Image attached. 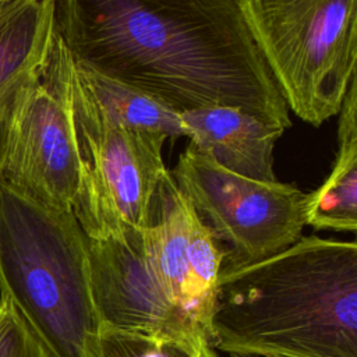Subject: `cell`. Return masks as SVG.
<instances>
[{
	"mask_svg": "<svg viewBox=\"0 0 357 357\" xmlns=\"http://www.w3.org/2000/svg\"><path fill=\"white\" fill-rule=\"evenodd\" d=\"M53 29L77 66L177 113L223 105L291 126L237 0H54Z\"/></svg>",
	"mask_w": 357,
	"mask_h": 357,
	"instance_id": "cell-1",
	"label": "cell"
},
{
	"mask_svg": "<svg viewBox=\"0 0 357 357\" xmlns=\"http://www.w3.org/2000/svg\"><path fill=\"white\" fill-rule=\"evenodd\" d=\"M209 344L254 357H357V244L307 236L222 268Z\"/></svg>",
	"mask_w": 357,
	"mask_h": 357,
	"instance_id": "cell-2",
	"label": "cell"
},
{
	"mask_svg": "<svg viewBox=\"0 0 357 357\" xmlns=\"http://www.w3.org/2000/svg\"><path fill=\"white\" fill-rule=\"evenodd\" d=\"M0 300L47 357H86L98 328L88 238L57 209L0 178Z\"/></svg>",
	"mask_w": 357,
	"mask_h": 357,
	"instance_id": "cell-3",
	"label": "cell"
},
{
	"mask_svg": "<svg viewBox=\"0 0 357 357\" xmlns=\"http://www.w3.org/2000/svg\"><path fill=\"white\" fill-rule=\"evenodd\" d=\"M293 113L315 127L337 114L356 78L357 0H237Z\"/></svg>",
	"mask_w": 357,
	"mask_h": 357,
	"instance_id": "cell-4",
	"label": "cell"
},
{
	"mask_svg": "<svg viewBox=\"0 0 357 357\" xmlns=\"http://www.w3.org/2000/svg\"><path fill=\"white\" fill-rule=\"evenodd\" d=\"M73 116L82 163L73 212L89 240L144 229L167 172L163 134L109 121L73 75Z\"/></svg>",
	"mask_w": 357,
	"mask_h": 357,
	"instance_id": "cell-5",
	"label": "cell"
},
{
	"mask_svg": "<svg viewBox=\"0 0 357 357\" xmlns=\"http://www.w3.org/2000/svg\"><path fill=\"white\" fill-rule=\"evenodd\" d=\"M74 60L54 33L42 68L15 92L0 178L24 195L71 209L82 178L73 116Z\"/></svg>",
	"mask_w": 357,
	"mask_h": 357,
	"instance_id": "cell-6",
	"label": "cell"
},
{
	"mask_svg": "<svg viewBox=\"0 0 357 357\" xmlns=\"http://www.w3.org/2000/svg\"><path fill=\"white\" fill-rule=\"evenodd\" d=\"M170 173L223 247L222 268L258 262L303 237L308 194L294 184L238 176L191 144Z\"/></svg>",
	"mask_w": 357,
	"mask_h": 357,
	"instance_id": "cell-7",
	"label": "cell"
},
{
	"mask_svg": "<svg viewBox=\"0 0 357 357\" xmlns=\"http://www.w3.org/2000/svg\"><path fill=\"white\" fill-rule=\"evenodd\" d=\"M88 251L98 324L194 346L209 343L202 324L165 290L146 251L142 229L116 238H88Z\"/></svg>",
	"mask_w": 357,
	"mask_h": 357,
	"instance_id": "cell-8",
	"label": "cell"
},
{
	"mask_svg": "<svg viewBox=\"0 0 357 357\" xmlns=\"http://www.w3.org/2000/svg\"><path fill=\"white\" fill-rule=\"evenodd\" d=\"M142 238L169 297L208 332L225 250L167 170Z\"/></svg>",
	"mask_w": 357,
	"mask_h": 357,
	"instance_id": "cell-9",
	"label": "cell"
},
{
	"mask_svg": "<svg viewBox=\"0 0 357 357\" xmlns=\"http://www.w3.org/2000/svg\"><path fill=\"white\" fill-rule=\"evenodd\" d=\"M184 135L223 169L273 181V146L284 128L237 107L213 105L178 113Z\"/></svg>",
	"mask_w": 357,
	"mask_h": 357,
	"instance_id": "cell-10",
	"label": "cell"
},
{
	"mask_svg": "<svg viewBox=\"0 0 357 357\" xmlns=\"http://www.w3.org/2000/svg\"><path fill=\"white\" fill-rule=\"evenodd\" d=\"M53 1H0V106L45 64L54 35Z\"/></svg>",
	"mask_w": 357,
	"mask_h": 357,
	"instance_id": "cell-11",
	"label": "cell"
},
{
	"mask_svg": "<svg viewBox=\"0 0 357 357\" xmlns=\"http://www.w3.org/2000/svg\"><path fill=\"white\" fill-rule=\"evenodd\" d=\"M357 79L353 78L339 110V148L328 178L308 194L305 225L317 230L357 229Z\"/></svg>",
	"mask_w": 357,
	"mask_h": 357,
	"instance_id": "cell-12",
	"label": "cell"
},
{
	"mask_svg": "<svg viewBox=\"0 0 357 357\" xmlns=\"http://www.w3.org/2000/svg\"><path fill=\"white\" fill-rule=\"evenodd\" d=\"M75 78L109 121L166 138L184 135L178 113L148 93L77 64Z\"/></svg>",
	"mask_w": 357,
	"mask_h": 357,
	"instance_id": "cell-13",
	"label": "cell"
},
{
	"mask_svg": "<svg viewBox=\"0 0 357 357\" xmlns=\"http://www.w3.org/2000/svg\"><path fill=\"white\" fill-rule=\"evenodd\" d=\"M86 357H218L209 343L194 346L181 340L127 332L98 324Z\"/></svg>",
	"mask_w": 357,
	"mask_h": 357,
	"instance_id": "cell-14",
	"label": "cell"
},
{
	"mask_svg": "<svg viewBox=\"0 0 357 357\" xmlns=\"http://www.w3.org/2000/svg\"><path fill=\"white\" fill-rule=\"evenodd\" d=\"M0 357H47L13 308L0 300Z\"/></svg>",
	"mask_w": 357,
	"mask_h": 357,
	"instance_id": "cell-15",
	"label": "cell"
},
{
	"mask_svg": "<svg viewBox=\"0 0 357 357\" xmlns=\"http://www.w3.org/2000/svg\"><path fill=\"white\" fill-rule=\"evenodd\" d=\"M11 102H13V99L10 102H7L6 105L0 106V172H1V166H3V162H4V153H6Z\"/></svg>",
	"mask_w": 357,
	"mask_h": 357,
	"instance_id": "cell-16",
	"label": "cell"
},
{
	"mask_svg": "<svg viewBox=\"0 0 357 357\" xmlns=\"http://www.w3.org/2000/svg\"><path fill=\"white\" fill-rule=\"evenodd\" d=\"M230 357H254V356H250V354H237V353H231Z\"/></svg>",
	"mask_w": 357,
	"mask_h": 357,
	"instance_id": "cell-17",
	"label": "cell"
},
{
	"mask_svg": "<svg viewBox=\"0 0 357 357\" xmlns=\"http://www.w3.org/2000/svg\"><path fill=\"white\" fill-rule=\"evenodd\" d=\"M0 1H3V0H0Z\"/></svg>",
	"mask_w": 357,
	"mask_h": 357,
	"instance_id": "cell-18",
	"label": "cell"
}]
</instances>
